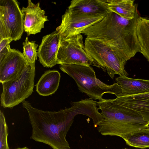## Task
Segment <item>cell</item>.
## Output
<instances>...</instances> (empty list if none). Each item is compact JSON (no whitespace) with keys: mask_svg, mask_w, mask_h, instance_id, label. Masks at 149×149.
<instances>
[{"mask_svg":"<svg viewBox=\"0 0 149 149\" xmlns=\"http://www.w3.org/2000/svg\"><path fill=\"white\" fill-rule=\"evenodd\" d=\"M24 31L23 16L16 0H0V40L21 39Z\"/></svg>","mask_w":149,"mask_h":149,"instance_id":"cell-7","label":"cell"},{"mask_svg":"<svg viewBox=\"0 0 149 149\" xmlns=\"http://www.w3.org/2000/svg\"><path fill=\"white\" fill-rule=\"evenodd\" d=\"M97 102L86 98L72 102L69 108L51 111L35 108L24 101L22 106L28 112L32 128L31 139L48 145L53 149H71L66 136L75 116L84 115L91 118L93 123H96L101 116Z\"/></svg>","mask_w":149,"mask_h":149,"instance_id":"cell-1","label":"cell"},{"mask_svg":"<svg viewBox=\"0 0 149 149\" xmlns=\"http://www.w3.org/2000/svg\"><path fill=\"white\" fill-rule=\"evenodd\" d=\"M28 2L27 7H22L21 10L24 31L29 36L40 32L44 27L45 22L48 19L45 10L40 8L39 3L35 4L30 0Z\"/></svg>","mask_w":149,"mask_h":149,"instance_id":"cell-11","label":"cell"},{"mask_svg":"<svg viewBox=\"0 0 149 149\" xmlns=\"http://www.w3.org/2000/svg\"><path fill=\"white\" fill-rule=\"evenodd\" d=\"M85 46L92 65L106 71L113 79L115 74L128 75L125 69V61L110 45L99 40L86 38Z\"/></svg>","mask_w":149,"mask_h":149,"instance_id":"cell-5","label":"cell"},{"mask_svg":"<svg viewBox=\"0 0 149 149\" xmlns=\"http://www.w3.org/2000/svg\"><path fill=\"white\" fill-rule=\"evenodd\" d=\"M128 145L141 148L149 147V127L127 134L122 137Z\"/></svg>","mask_w":149,"mask_h":149,"instance_id":"cell-19","label":"cell"},{"mask_svg":"<svg viewBox=\"0 0 149 149\" xmlns=\"http://www.w3.org/2000/svg\"><path fill=\"white\" fill-rule=\"evenodd\" d=\"M68 9L72 13L90 15H106L111 12L106 0H73Z\"/></svg>","mask_w":149,"mask_h":149,"instance_id":"cell-13","label":"cell"},{"mask_svg":"<svg viewBox=\"0 0 149 149\" xmlns=\"http://www.w3.org/2000/svg\"><path fill=\"white\" fill-rule=\"evenodd\" d=\"M60 68L74 80L80 91L91 99L101 100L106 93L114 94L117 97L120 96V86L117 83L109 85L102 81L96 77L91 66L65 64L60 65Z\"/></svg>","mask_w":149,"mask_h":149,"instance_id":"cell-4","label":"cell"},{"mask_svg":"<svg viewBox=\"0 0 149 149\" xmlns=\"http://www.w3.org/2000/svg\"><path fill=\"white\" fill-rule=\"evenodd\" d=\"M139 17L137 10L134 17L131 19L111 12L81 34L109 45L127 62L141 52L136 32Z\"/></svg>","mask_w":149,"mask_h":149,"instance_id":"cell-2","label":"cell"},{"mask_svg":"<svg viewBox=\"0 0 149 149\" xmlns=\"http://www.w3.org/2000/svg\"><path fill=\"white\" fill-rule=\"evenodd\" d=\"M8 126L3 112L0 111V149H9L7 137Z\"/></svg>","mask_w":149,"mask_h":149,"instance_id":"cell-21","label":"cell"},{"mask_svg":"<svg viewBox=\"0 0 149 149\" xmlns=\"http://www.w3.org/2000/svg\"><path fill=\"white\" fill-rule=\"evenodd\" d=\"M60 78V73L57 70L46 71L36 85V91L43 96H48L54 93L58 88Z\"/></svg>","mask_w":149,"mask_h":149,"instance_id":"cell-15","label":"cell"},{"mask_svg":"<svg viewBox=\"0 0 149 149\" xmlns=\"http://www.w3.org/2000/svg\"><path fill=\"white\" fill-rule=\"evenodd\" d=\"M116 81L121 88L120 97L133 95L149 92V80L119 76L116 79Z\"/></svg>","mask_w":149,"mask_h":149,"instance_id":"cell-14","label":"cell"},{"mask_svg":"<svg viewBox=\"0 0 149 149\" xmlns=\"http://www.w3.org/2000/svg\"><path fill=\"white\" fill-rule=\"evenodd\" d=\"M57 64L90 66L92 61L87 54L81 34L66 39L61 38L57 56Z\"/></svg>","mask_w":149,"mask_h":149,"instance_id":"cell-8","label":"cell"},{"mask_svg":"<svg viewBox=\"0 0 149 149\" xmlns=\"http://www.w3.org/2000/svg\"><path fill=\"white\" fill-rule=\"evenodd\" d=\"M28 65L23 53L12 49L10 52L0 60V82L3 83L19 77Z\"/></svg>","mask_w":149,"mask_h":149,"instance_id":"cell-10","label":"cell"},{"mask_svg":"<svg viewBox=\"0 0 149 149\" xmlns=\"http://www.w3.org/2000/svg\"><path fill=\"white\" fill-rule=\"evenodd\" d=\"M108 7L111 12L127 19H133L137 9L133 0H106Z\"/></svg>","mask_w":149,"mask_h":149,"instance_id":"cell-17","label":"cell"},{"mask_svg":"<svg viewBox=\"0 0 149 149\" xmlns=\"http://www.w3.org/2000/svg\"><path fill=\"white\" fill-rule=\"evenodd\" d=\"M106 15H90L71 12L67 9L62 16L61 24L56 29L62 39L81 34L102 20Z\"/></svg>","mask_w":149,"mask_h":149,"instance_id":"cell-9","label":"cell"},{"mask_svg":"<svg viewBox=\"0 0 149 149\" xmlns=\"http://www.w3.org/2000/svg\"><path fill=\"white\" fill-rule=\"evenodd\" d=\"M61 41V36L56 30L42 37L37 54L43 67L52 68L57 64L56 56Z\"/></svg>","mask_w":149,"mask_h":149,"instance_id":"cell-12","label":"cell"},{"mask_svg":"<svg viewBox=\"0 0 149 149\" xmlns=\"http://www.w3.org/2000/svg\"><path fill=\"white\" fill-rule=\"evenodd\" d=\"M16 149H29L26 147H24L22 148H17Z\"/></svg>","mask_w":149,"mask_h":149,"instance_id":"cell-23","label":"cell"},{"mask_svg":"<svg viewBox=\"0 0 149 149\" xmlns=\"http://www.w3.org/2000/svg\"><path fill=\"white\" fill-rule=\"evenodd\" d=\"M136 32L140 52L149 61V19L139 16Z\"/></svg>","mask_w":149,"mask_h":149,"instance_id":"cell-18","label":"cell"},{"mask_svg":"<svg viewBox=\"0 0 149 149\" xmlns=\"http://www.w3.org/2000/svg\"><path fill=\"white\" fill-rule=\"evenodd\" d=\"M35 75V66L28 65L16 79L2 83L1 106L12 108L29 97L33 92Z\"/></svg>","mask_w":149,"mask_h":149,"instance_id":"cell-6","label":"cell"},{"mask_svg":"<svg viewBox=\"0 0 149 149\" xmlns=\"http://www.w3.org/2000/svg\"><path fill=\"white\" fill-rule=\"evenodd\" d=\"M125 149H127L125 148Z\"/></svg>","mask_w":149,"mask_h":149,"instance_id":"cell-24","label":"cell"},{"mask_svg":"<svg viewBox=\"0 0 149 149\" xmlns=\"http://www.w3.org/2000/svg\"><path fill=\"white\" fill-rule=\"evenodd\" d=\"M13 40L11 38L0 40V60L7 55L11 51L10 43Z\"/></svg>","mask_w":149,"mask_h":149,"instance_id":"cell-22","label":"cell"},{"mask_svg":"<svg viewBox=\"0 0 149 149\" xmlns=\"http://www.w3.org/2000/svg\"><path fill=\"white\" fill-rule=\"evenodd\" d=\"M104 118L97 125L102 135L122 137L134 131L149 127V124L136 111L117 103L114 99H103L97 102Z\"/></svg>","mask_w":149,"mask_h":149,"instance_id":"cell-3","label":"cell"},{"mask_svg":"<svg viewBox=\"0 0 149 149\" xmlns=\"http://www.w3.org/2000/svg\"><path fill=\"white\" fill-rule=\"evenodd\" d=\"M23 54L27 64L31 66H35L38 56L37 48L38 45L35 41H29L28 37H26L25 42L23 43Z\"/></svg>","mask_w":149,"mask_h":149,"instance_id":"cell-20","label":"cell"},{"mask_svg":"<svg viewBox=\"0 0 149 149\" xmlns=\"http://www.w3.org/2000/svg\"><path fill=\"white\" fill-rule=\"evenodd\" d=\"M114 100L119 104L137 112L149 124V99L136 98L127 96L117 97Z\"/></svg>","mask_w":149,"mask_h":149,"instance_id":"cell-16","label":"cell"}]
</instances>
